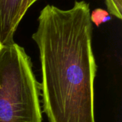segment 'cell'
<instances>
[{"mask_svg":"<svg viewBox=\"0 0 122 122\" xmlns=\"http://www.w3.org/2000/svg\"><path fill=\"white\" fill-rule=\"evenodd\" d=\"M32 39L39 50L44 112L49 122H96L89 4L75 1L69 9L46 5Z\"/></svg>","mask_w":122,"mask_h":122,"instance_id":"1","label":"cell"},{"mask_svg":"<svg viewBox=\"0 0 122 122\" xmlns=\"http://www.w3.org/2000/svg\"><path fill=\"white\" fill-rule=\"evenodd\" d=\"M40 83L30 58L14 42L0 50V122H41Z\"/></svg>","mask_w":122,"mask_h":122,"instance_id":"2","label":"cell"},{"mask_svg":"<svg viewBox=\"0 0 122 122\" xmlns=\"http://www.w3.org/2000/svg\"><path fill=\"white\" fill-rule=\"evenodd\" d=\"M25 1L0 0V42L2 46L14 42V33L26 14Z\"/></svg>","mask_w":122,"mask_h":122,"instance_id":"3","label":"cell"},{"mask_svg":"<svg viewBox=\"0 0 122 122\" xmlns=\"http://www.w3.org/2000/svg\"><path fill=\"white\" fill-rule=\"evenodd\" d=\"M109 12L114 17L122 19V0H105Z\"/></svg>","mask_w":122,"mask_h":122,"instance_id":"4","label":"cell"},{"mask_svg":"<svg viewBox=\"0 0 122 122\" xmlns=\"http://www.w3.org/2000/svg\"><path fill=\"white\" fill-rule=\"evenodd\" d=\"M109 17L107 15V12H103L102 10H97L96 12H93L92 15H91V20L94 22L97 26L101 23L106 22L107 20L109 19Z\"/></svg>","mask_w":122,"mask_h":122,"instance_id":"5","label":"cell"},{"mask_svg":"<svg viewBox=\"0 0 122 122\" xmlns=\"http://www.w3.org/2000/svg\"><path fill=\"white\" fill-rule=\"evenodd\" d=\"M37 1H39V0H26V4H25L26 12H27V10L29 9V7H31V6H32Z\"/></svg>","mask_w":122,"mask_h":122,"instance_id":"6","label":"cell"},{"mask_svg":"<svg viewBox=\"0 0 122 122\" xmlns=\"http://www.w3.org/2000/svg\"><path fill=\"white\" fill-rule=\"evenodd\" d=\"M1 47H2V45H1V42H0V50L1 49Z\"/></svg>","mask_w":122,"mask_h":122,"instance_id":"7","label":"cell"}]
</instances>
